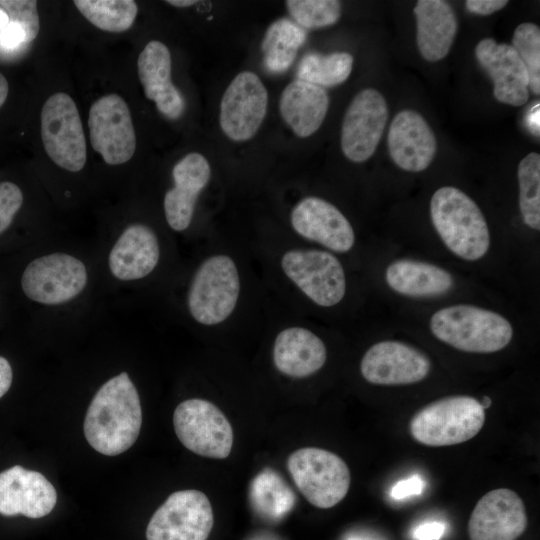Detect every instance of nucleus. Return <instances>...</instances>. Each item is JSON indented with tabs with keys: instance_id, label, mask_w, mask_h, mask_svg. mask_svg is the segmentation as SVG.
I'll use <instances>...</instances> for the list:
<instances>
[{
	"instance_id": "obj_1",
	"label": "nucleus",
	"mask_w": 540,
	"mask_h": 540,
	"mask_svg": "<svg viewBox=\"0 0 540 540\" xmlns=\"http://www.w3.org/2000/svg\"><path fill=\"white\" fill-rule=\"evenodd\" d=\"M142 424L138 391L126 372L106 381L87 409L84 435L97 452L115 456L136 442Z\"/></svg>"
},
{
	"instance_id": "obj_2",
	"label": "nucleus",
	"mask_w": 540,
	"mask_h": 540,
	"mask_svg": "<svg viewBox=\"0 0 540 540\" xmlns=\"http://www.w3.org/2000/svg\"><path fill=\"white\" fill-rule=\"evenodd\" d=\"M430 217L443 244L457 257L477 261L487 254V221L475 201L459 188H438L430 200Z\"/></svg>"
},
{
	"instance_id": "obj_3",
	"label": "nucleus",
	"mask_w": 540,
	"mask_h": 540,
	"mask_svg": "<svg viewBox=\"0 0 540 540\" xmlns=\"http://www.w3.org/2000/svg\"><path fill=\"white\" fill-rule=\"evenodd\" d=\"M431 333L439 341L463 352L488 354L509 345L513 327L503 315L471 304H455L434 312Z\"/></svg>"
},
{
	"instance_id": "obj_4",
	"label": "nucleus",
	"mask_w": 540,
	"mask_h": 540,
	"mask_svg": "<svg viewBox=\"0 0 540 540\" xmlns=\"http://www.w3.org/2000/svg\"><path fill=\"white\" fill-rule=\"evenodd\" d=\"M485 410L471 396L438 399L420 409L410 420L413 439L431 447L451 446L475 437L485 423Z\"/></svg>"
},
{
	"instance_id": "obj_5",
	"label": "nucleus",
	"mask_w": 540,
	"mask_h": 540,
	"mask_svg": "<svg viewBox=\"0 0 540 540\" xmlns=\"http://www.w3.org/2000/svg\"><path fill=\"white\" fill-rule=\"evenodd\" d=\"M240 294V278L234 260L216 254L197 268L187 293L192 318L206 326L224 322L234 311Z\"/></svg>"
},
{
	"instance_id": "obj_6",
	"label": "nucleus",
	"mask_w": 540,
	"mask_h": 540,
	"mask_svg": "<svg viewBox=\"0 0 540 540\" xmlns=\"http://www.w3.org/2000/svg\"><path fill=\"white\" fill-rule=\"evenodd\" d=\"M287 468L302 495L317 508L337 505L349 491L351 474L347 464L328 450L298 449L288 457Z\"/></svg>"
},
{
	"instance_id": "obj_7",
	"label": "nucleus",
	"mask_w": 540,
	"mask_h": 540,
	"mask_svg": "<svg viewBox=\"0 0 540 540\" xmlns=\"http://www.w3.org/2000/svg\"><path fill=\"white\" fill-rule=\"evenodd\" d=\"M41 138L49 158L59 167L78 172L87 158L86 140L74 100L64 92L51 95L41 110Z\"/></svg>"
},
{
	"instance_id": "obj_8",
	"label": "nucleus",
	"mask_w": 540,
	"mask_h": 540,
	"mask_svg": "<svg viewBox=\"0 0 540 540\" xmlns=\"http://www.w3.org/2000/svg\"><path fill=\"white\" fill-rule=\"evenodd\" d=\"M173 426L179 441L197 455L225 459L231 453V424L210 401L193 398L181 402L174 411Z\"/></svg>"
},
{
	"instance_id": "obj_9",
	"label": "nucleus",
	"mask_w": 540,
	"mask_h": 540,
	"mask_svg": "<svg viewBox=\"0 0 540 540\" xmlns=\"http://www.w3.org/2000/svg\"><path fill=\"white\" fill-rule=\"evenodd\" d=\"M281 268L312 302L333 307L346 293V276L339 259L328 251L292 249L281 258Z\"/></svg>"
},
{
	"instance_id": "obj_10",
	"label": "nucleus",
	"mask_w": 540,
	"mask_h": 540,
	"mask_svg": "<svg viewBox=\"0 0 540 540\" xmlns=\"http://www.w3.org/2000/svg\"><path fill=\"white\" fill-rule=\"evenodd\" d=\"M85 264L67 253H50L32 260L21 276V288L32 301L56 306L77 297L86 287Z\"/></svg>"
},
{
	"instance_id": "obj_11",
	"label": "nucleus",
	"mask_w": 540,
	"mask_h": 540,
	"mask_svg": "<svg viewBox=\"0 0 540 540\" xmlns=\"http://www.w3.org/2000/svg\"><path fill=\"white\" fill-rule=\"evenodd\" d=\"M214 524L213 509L201 491L172 493L154 512L146 528L147 540H207Z\"/></svg>"
},
{
	"instance_id": "obj_12",
	"label": "nucleus",
	"mask_w": 540,
	"mask_h": 540,
	"mask_svg": "<svg viewBox=\"0 0 540 540\" xmlns=\"http://www.w3.org/2000/svg\"><path fill=\"white\" fill-rule=\"evenodd\" d=\"M88 128L91 145L106 164H124L133 157L136 135L132 117L127 103L118 94L104 95L92 104Z\"/></svg>"
},
{
	"instance_id": "obj_13",
	"label": "nucleus",
	"mask_w": 540,
	"mask_h": 540,
	"mask_svg": "<svg viewBox=\"0 0 540 540\" xmlns=\"http://www.w3.org/2000/svg\"><path fill=\"white\" fill-rule=\"evenodd\" d=\"M268 92L260 78L251 71L235 76L220 103L219 122L224 134L233 141L252 138L267 112Z\"/></svg>"
},
{
	"instance_id": "obj_14",
	"label": "nucleus",
	"mask_w": 540,
	"mask_h": 540,
	"mask_svg": "<svg viewBox=\"0 0 540 540\" xmlns=\"http://www.w3.org/2000/svg\"><path fill=\"white\" fill-rule=\"evenodd\" d=\"M388 120V106L383 95L364 89L352 99L344 115L341 149L351 161L360 163L375 152Z\"/></svg>"
},
{
	"instance_id": "obj_15",
	"label": "nucleus",
	"mask_w": 540,
	"mask_h": 540,
	"mask_svg": "<svg viewBox=\"0 0 540 540\" xmlns=\"http://www.w3.org/2000/svg\"><path fill=\"white\" fill-rule=\"evenodd\" d=\"M431 369L429 358L401 341L384 340L373 344L360 362L363 378L374 385H409L424 380Z\"/></svg>"
},
{
	"instance_id": "obj_16",
	"label": "nucleus",
	"mask_w": 540,
	"mask_h": 540,
	"mask_svg": "<svg viewBox=\"0 0 540 540\" xmlns=\"http://www.w3.org/2000/svg\"><path fill=\"white\" fill-rule=\"evenodd\" d=\"M528 517L520 496L497 488L483 495L468 522L470 540H516L526 530Z\"/></svg>"
},
{
	"instance_id": "obj_17",
	"label": "nucleus",
	"mask_w": 540,
	"mask_h": 540,
	"mask_svg": "<svg viewBox=\"0 0 540 540\" xmlns=\"http://www.w3.org/2000/svg\"><path fill=\"white\" fill-rule=\"evenodd\" d=\"M290 221L298 235L331 251L344 253L354 246L355 233L349 220L322 198H303L292 209Z\"/></svg>"
},
{
	"instance_id": "obj_18",
	"label": "nucleus",
	"mask_w": 540,
	"mask_h": 540,
	"mask_svg": "<svg viewBox=\"0 0 540 540\" xmlns=\"http://www.w3.org/2000/svg\"><path fill=\"white\" fill-rule=\"evenodd\" d=\"M57 502V492L37 471L15 465L0 473V514L38 519L48 515Z\"/></svg>"
},
{
	"instance_id": "obj_19",
	"label": "nucleus",
	"mask_w": 540,
	"mask_h": 540,
	"mask_svg": "<svg viewBox=\"0 0 540 540\" xmlns=\"http://www.w3.org/2000/svg\"><path fill=\"white\" fill-rule=\"evenodd\" d=\"M475 55L492 79L494 96L499 102L512 106H522L527 102L528 73L511 44L484 38L477 44Z\"/></svg>"
},
{
	"instance_id": "obj_20",
	"label": "nucleus",
	"mask_w": 540,
	"mask_h": 540,
	"mask_svg": "<svg viewBox=\"0 0 540 540\" xmlns=\"http://www.w3.org/2000/svg\"><path fill=\"white\" fill-rule=\"evenodd\" d=\"M389 154L394 163L409 172L425 170L433 161L436 137L418 112L404 109L393 118L387 137Z\"/></svg>"
},
{
	"instance_id": "obj_21",
	"label": "nucleus",
	"mask_w": 540,
	"mask_h": 540,
	"mask_svg": "<svg viewBox=\"0 0 540 540\" xmlns=\"http://www.w3.org/2000/svg\"><path fill=\"white\" fill-rule=\"evenodd\" d=\"M174 186L164 196L165 218L171 229L186 230L191 224L197 199L207 186L211 168L200 153H190L179 160L172 170Z\"/></svg>"
},
{
	"instance_id": "obj_22",
	"label": "nucleus",
	"mask_w": 540,
	"mask_h": 540,
	"mask_svg": "<svg viewBox=\"0 0 540 540\" xmlns=\"http://www.w3.org/2000/svg\"><path fill=\"white\" fill-rule=\"evenodd\" d=\"M137 69L145 96L155 102L162 115L178 119L184 112L185 100L171 81L172 61L168 47L160 41L148 42L139 54Z\"/></svg>"
},
{
	"instance_id": "obj_23",
	"label": "nucleus",
	"mask_w": 540,
	"mask_h": 540,
	"mask_svg": "<svg viewBox=\"0 0 540 540\" xmlns=\"http://www.w3.org/2000/svg\"><path fill=\"white\" fill-rule=\"evenodd\" d=\"M160 259L157 235L147 225L135 223L120 234L108 256L112 275L120 281H134L149 275Z\"/></svg>"
},
{
	"instance_id": "obj_24",
	"label": "nucleus",
	"mask_w": 540,
	"mask_h": 540,
	"mask_svg": "<svg viewBox=\"0 0 540 540\" xmlns=\"http://www.w3.org/2000/svg\"><path fill=\"white\" fill-rule=\"evenodd\" d=\"M326 359L327 349L324 342L307 328H285L274 340V365L280 373L288 377H309L324 366Z\"/></svg>"
},
{
	"instance_id": "obj_25",
	"label": "nucleus",
	"mask_w": 540,
	"mask_h": 540,
	"mask_svg": "<svg viewBox=\"0 0 540 540\" xmlns=\"http://www.w3.org/2000/svg\"><path fill=\"white\" fill-rule=\"evenodd\" d=\"M414 14L416 42L421 56L429 62L443 59L457 34V18L452 6L442 0H419Z\"/></svg>"
},
{
	"instance_id": "obj_26",
	"label": "nucleus",
	"mask_w": 540,
	"mask_h": 540,
	"mask_svg": "<svg viewBox=\"0 0 540 540\" xmlns=\"http://www.w3.org/2000/svg\"><path fill=\"white\" fill-rule=\"evenodd\" d=\"M385 282L394 292L412 298L439 297L454 287V278L449 271L415 259L391 262L385 270Z\"/></svg>"
},
{
	"instance_id": "obj_27",
	"label": "nucleus",
	"mask_w": 540,
	"mask_h": 540,
	"mask_svg": "<svg viewBox=\"0 0 540 540\" xmlns=\"http://www.w3.org/2000/svg\"><path fill=\"white\" fill-rule=\"evenodd\" d=\"M328 106L329 96L324 88L299 79L284 88L279 101L283 120L301 138L320 128Z\"/></svg>"
},
{
	"instance_id": "obj_28",
	"label": "nucleus",
	"mask_w": 540,
	"mask_h": 540,
	"mask_svg": "<svg viewBox=\"0 0 540 540\" xmlns=\"http://www.w3.org/2000/svg\"><path fill=\"white\" fill-rule=\"evenodd\" d=\"M305 40L306 31L294 21L287 18L274 21L261 43L264 68L273 74L285 72Z\"/></svg>"
},
{
	"instance_id": "obj_29",
	"label": "nucleus",
	"mask_w": 540,
	"mask_h": 540,
	"mask_svg": "<svg viewBox=\"0 0 540 540\" xmlns=\"http://www.w3.org/2000/svg\"><path fill=\"white\" fill-rule=\"evenodd\" d=\"M353 56L346 52L328 55L307 53L297 67V79L320 86L333 87L343 83L350 75Z\"/></svg>"
},
{
	"instance_id": "obj_30",
	"label": "nucleus",
	"mask_w": 540,
	"mask_h": 540,
	"mask_svg": "<svg viewBox=\"0 0 540 540\" xmlns=\"http://www.w3.org/2000/svg\"><path fill=\"white\" fill-rule=\"evenodd\" d=\"M73 3L95 27L114 33L128 30L138 12L132 0H76Z\"/></svg>"
},
{
	"instance_id": "obj_31",
	"label": "nucleus",
	"mask_w": 540,
	"mask_h": 540,
	"mask_svg": "<svg viewBox=\"0 0 540 540\" xmlns=\"http://www.w3.org/2000/svg\"><path fill=\"white\" fill-rule=\"evenodd\" d=\"M519 209L524 224L540 229V156L527 154L518 165Z\"/></svg>"
},
{
	"instance_id": "obj_32",
	"label": "nucleus",
	"mask_w": 540,
	"mask_h": 540,
	"mask_svg": "<svg viewBox=\"0 0 540 540\" xmlns=\"http://www.w3.org/2000/svg\"><path fill=\"white\" fill-rule=\"evenodd\" d=\"M286 7L304 30L333 25L341 16V2L337 0H288Z\"/></svg>"
},
{
	"instance_id": "obj_33",
	"label": "nucleus",
	"mask_w": 540,
	"mask_h": 540,
	"mask_svg": "<svg viewBox=\"0 0 540 540\" xmlns=\"http://www.w3.org/2000/svg\"><path fill=\"white\" fill-rule=\"evenodd\" d=\"M511 46L526 67L529 89L540 94V29L537 25L525 22L514 31Z\"/></svg>"
},
{
	"instance_id": "obj_34",
	"label": "nucleus",
	"mask_w": 540,
	"mask_h": 540,
	"mask_svg": "<svg viewBox=\"0 0 540 540\" xmlns=\"http://www.w3.org/2000/svg\"><path fill=\"white\" fill-rule=\"evenodd\" d=\"M0 7L7 13L10 22L19 24L24 30L26 43L37 37L40 28L37 1L0 0Z\"/></svg>"
},
{
	"instance_id": "obj_35",
	"label": "nucleus",
	"mask_w": 540,
	"mask_h": 540,
	"mask_svg": "<svg viewBox=\"0 0 540 540\" xmlns=\"http://www.w3.org/2000/svg\"><path fill=\"white\" fill-rule=\"evenodd\" d=\"M22 203V191L15 183L0 182V234L11 225Z\"/></svg>"
},
{
	"instance_id": "obj_36",
	"label": "nucleus",
	"mask_w": 540,
	"mask_h": 540,
	"mask_svg": "<svg viewBox=\"0 0 540 540\" xmlns=\"http://www.w3.org/2000/svg\"><path fill=\"white\" fill-rule=\"evenodd\" d=\"M26 43V36L21 26L10 22L0 31V44L7 49H14Z\"/></svg>"
},
{
	"instance_id": "obj_37",
	"label": "nucleus",
	"mask_w": 540,
	"mask_h": 540,
	"mask_svg": "<svg viewBox=\"0 0 540 540\" xmlns=\"http://www.w3.org/2000/svg\"><path fill=\"white\" fill-rule=\"evenodd\" d=\"M508 4L506 0H468L465 2L466 9L477 15H489L501 10Z\"/></svg>"
},
{
	"instance_id": "obj_38",
	"label": "nucleus",
	"mask_w": 540,
	"mask_h": 540,
	"mask_svg": "<svg viewBox=\"0 0 540 540\" xmlns=\"http://www.w3.org/2000/svg\"><path fill=\"white\" fill-rule=\"evenodd\" d=\"M423 482L417 476L399 481L391 490V496L403 499L410 495L419 494L422 491Z\"/></svg>"
},
{
	"instance_id": "obj_39",
	"label": "nucleus",
	"mask_w": 540,
	"mask_h": 540,
	"mask_svg": "<svg viewBox=\"0 0 540 540\" xmlns=\"http://www.w3.org/2000/svg\"><path fill=\"white\" fill-rule=\"evenodd\" d=\"M445 527L439 522H429L418 526L414 532L416 540H439Z\"/></svg>"
},
{
	"instance_id": "obj_40",
	"label": "nucleus",
	"mask_w": 540,
	"mask_h": 540,
	"mask_svg": "<svg viewBox=\"0 0 540 540\" xmlns=\"http://www.w3.org/2000/svg\"><path fill=\"white\" fill-rule=\"evenodd\" d=\"M12 368L8 360L0 356V398L9 390L12 383Z\"/></svg>"
},
{
	"instance_id": "obj_41",
	"label": "nucleus",
	"mask_w": 540,
	"mask_h": 540,
	"mask_svg": "<svg viewBox=\"0 0 540 540\" xmlns=\"http://www.w3.org/2000/svg\"><path fill=\"white\" fill-rule=\"evenodd\" d=\"M526 124L533 134L539 135V104L532 107L526 117Z\"/></svg>"
},
{
	"instance_id": "obj_42",
	"label": "nucleus",
	"mask_w": 540,
	"mask_h": 540,
	"mask_svg": "<svg viewBox=\"0 0 540 540\" xmlns=\"http://www.w3.org/2000/svg\"><path fill=\"white\" fill-rule=\"evenodd\" d=\"M9 92L8 81L5 76L0 73V108L5 103Z\"/></svg>"
},
{
	"instance_id": "obj_43",
	"label": "nucleus",
	"mask_w": 540,
	"mask_h": 540,
	"mask_svg": "<svg viewBox=\"0 0 540 540\" xmlns=\"http://www.w3.org/2000/svg\"><path fill=\"white\" fill-rule=\"evenodd\" d=\"M166 3L175 6V7H189L197 3L195 0H168Z\"/></svg>"
},
{
	"instance_id": "obj_44",
	"label": "nucleus",
	"mask_w": 540,
	"mask_h": 540,
	"mask_svg": "<svg viewBox=\"0 0 540 540\" xmlns=\"http://www.w3.org/2000/svg\"><path fill=\"white\" fill-rule=\"evenodd\" d=\"M9 23V17L7 13L0 8V31L4 29Z\"/></svg>"
},
{
	"instance_id": "obj_45",
	"label": "nucleus",
	"mask_w": 540,
	"mask_h": 540,
	"mask_svg": "<svg viewBox=\"0 0 540 540\" xmlns=\"http://www.w3.org/2000/svg\"><path fill=\"white\" fill-rule=\"evenodd\" d=\"M483 409H487L491 406L492 400L488 396H484L481 401H479Z\"/></svg>"
},
{
	"instance_id": "obj_46",
	"label": "nucleus",
	"mask_w": 540,
	"mask_h": 540,
	"mask_svg": "<svg viewBox=\"0 0 540 540\" xmlns=\"http://www.w3.org/2000/svg\"><path fill=\"white\" fill-rule=\"evenodd\" d=\"M352 540V539H351Z\"/></svg>"
}]
</instances>
